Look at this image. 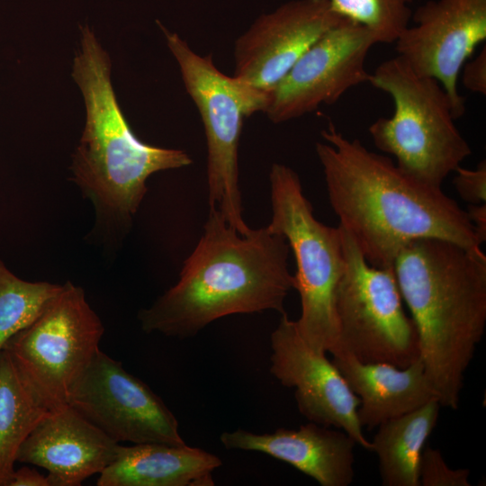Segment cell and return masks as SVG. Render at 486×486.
Masks as SVG:
<instances>
[{
	"label": "cell",
	"instance_id": "603a6c76",
	"mask_svg": "<svg viewBox=\"0 0 486 486\" xmlns=\"http://www.w3.org/2000/svg\"><path fill=\"white\" fill-rule=\"evenodd\" d=\"M469 477V469H452L440 450L424 446L418 465L419 486H470Z\"/></svg>",
	"mask_w": 486,
	"mask_h": 486
},
{
	"label": "cell",
	"instance_id": "ba28073f",
	"mask_svg": "<svg viewBox=\"0 0 486 486\" xmlns=\"http://www.w3.org/2000/svg\"><path fill=\"white\" fill-rule=\"evenodd\" d=\"M104 325L84 290L68 281L45 310L2 350L33 397L49 411L69 395L99 348Z\"/></svg>",
	"mask_w": 486,
	"mask_h": 486
},
{
	"label": "cell",
	"instance_id": "277c9868",
	"mask_svg": "<svg viewBox=\"0 0 486 486\" xmlns=\"http://www.w3.org/2000/svg\"><path fill=\"white\" fill-rule=\"evenodd\" d=\"M111 59L88 26L81 28L72 76L85 100V128L72 161L76 184L107 230L126 228L154 173L192 164L182 149L139 140L124 117L111 81Z\"/></svg>",
	"mask_w": 486,
	"mask_h": 486
},
{
	"label": "cell",
	"instance_id": "6da1fadb",
	"mask_svg": "<svg viewBox=\"0 0 486 486\" xmlns=\"http://www.w3.org/2000/svg\"><path fill=\"white\" fill-rule=\"evenodd\" d=\"M321 137L315 150L330 205L371 266L392 267L399 252L421 238L481 249L465 210L442 188L410 178L391 158L348 139L332 122Z\"/></svg>",
	"mask_w": 486,
	"mask_h": 486
},
{
	"label": "cell",
	"instance_id": "2e32d148",
	"mask_svg": "<svg viewBox=\"0 0 486 486\" xmlns=\"http://www.w3.org/2000/svg\"><path fill=\"white\" fill-rule=\"evenodd\" d=\"M220 442L227 449L261 452L285 462L321 486H348L354 482L356 443L343 430L310 421L296 430L223 432Z\"/></svg>",
	"mask_w": 486,
	"mask_h": 486
},
{
	"label": "cell",
	"instance_id": "9a60e30c",
	"mask_svg": "<svg viewBox=\"0 0 486 486\" xmlns=\"http://www.w3.org/2000/svg\"><path fill=\"white\" fill-rule=\"evenodd\" d=\"M119 443L70 405L49 411L20 446L16 462L49 472L53 486H78L116 457Z\"/></svg>",
	"mask_w": 486,
	"mask_h": 486
},
{
	"label": "cell",
	"instance_id": "ffe728a7",
	"mask_svg": "<svg viewBox=\"0 0 486 486\" xmlns=\"http://www.w3.org/2000/svg\"><path fill=\"white\" fill-rule=\"evenodd\" d=\"M49 412L30 392L5 351L0 352V486H9L17 452Z\"/></svg>",
	"mask_w": 486,
	"mask_h": 486
},
{
	"label": "cell",
	"instance_id": "9c48e42d",
	"mask_svg": "<svg viewBox=\"0 0 486 486\" xmlns=\"http://www.w3.org/2000/svg\"><path fill=\"white\" fill-rule=\"evenodd\" d=\"M345 267L335 292L338 348L362 363L404 368L420 357L418 333L404 311L393 267L378 268L364 257L340 226Z\"/></svg>",
	"mask_w": 486,
	"mask_h": 486
},
{
	"label": "cell",
	"instance_id": "3957f363",
	"mask_svg": "<svg viewBox=\"0 0 486 486\" xmlns=\"http://www.w3.org/2000/svg\"><path fill=\"white\" fill-rule=\"evenodd\" d=\"M392 267L436 397L441 407L457 410L486 327V256L482 248L421 238L406 245Z\"/></svg>",
	"mask_w": 486,
	"mask_h": 486
},
{
	"label": "cell",
	"instance_id": "5b68a950",
	"mask_svg": "<svg viewBox=\"0 0 486 486\" xmlns=\"http://www.w3.org/2000/svg\"><path fill=\"white\" fill-rule=\"evenodd\" d=\"M368 83L393 101L390 117L368 128L375 147L393 156L410 178L441 188L444 180L472 154L458 130L452 101L434 78L417 75L399 56L382 62Z\"/></svg>",
	"mask_w": 486,
	"mask_h": 486
},
{
	"label": "cell",
	"instance_id": "5bb4252c",
	"mask_svg": "<svg viewBox=\"0 0 486 486\" xmlns=\"http://www.w3.org/2000/svg\"><path fill=\"white\" fill-rule=\"evenodd\" d=\"M342 16L329 0H292L258 16L234 43V74L270 94L298 58Z\"/></svg>",
	"mask_w": 486,
	"mask_h": 486
},
{
	"label": "cell",
	"instance_id": "7402d4cb",
	"mask_svg": "<svg viewBox=\"0 0 486 486\" xmlns=\"http://www.w3.org/2000/svg\"><path fill=\"white\" fill-rule=\"evenodd\" d=\"M340 16L369 29L377 43H392L409 25L412 0H329Z\"/></svg>",
	"mask_w": 486,
	"mask_h": 486
},
{
	"label": "cell",
	"instance_id": "4316f807",
	"mask_svg": "<svg viewBox=\"0 0 486 486\" xmlns=\"http://www.w3.org/2000/svg\"><path fill=\"white\" fill-rule=\"evenodd\" d=\"M467 217L481 244L486 240V203L469 204Z\"/></svg>",
	"mask_w": 486,
	"mask_h": 486
},
{
	"label": "cell",
	"instance_id": "d6986e66",
	"mask_svg": "<svg viewBox=\"0 0 486 486\" xmlns=\"http://www.w3.org/2000/svg\"><path fill=\"white\" fill-rule=\"evenodd\" d=\"M440 407L432 400L377 427L371 451L377 454L383 486H419L421 452L436 425Z\"/></svg>",
	"mask_w": 486,
	"mask_h": 486
},
{
	"label": "cell",
	"instance_id": "4fadbf2b",
	"mask_svg": "<svg viewBox=\"0 0 486 486\" xmlns=\"http://www.w3.org/2000/svg\"><path fill=\"white\" fill-rule=\"evenodd\" d=\"M270 342V372L284 386L295 390L300 413L310 422L345 431L371 451L357 417L359 399L326 354L314 351L303 340L286 313Z\"/></svg>",
	"mask_w": 486,
	"mask_h": 486
},
{
	"label": "cell",
	"instance_id": "8fae6325",
	"mask_svg": "<svg viewBox=\"0 0 486 486\" xmlns=\"http://www.w3.org/2000/svg\"><path fill=\"white\" fill-rule=\"evenodd\" d=\"M375 44L369 29L342 17L270 93L265 113L272 122L282 123L335 104L350 88L368 82L365 59Z\"/></svg>",
	"mask_w": 486,
	"mask_h": 486
},
{
	"label": "cell",
	"instance_id": "44dd1931",
	"mask_svg": "<svg viewBox=\"0 0 486 486\" xmlns=\"http://www.w3.org/2000/svg\"><path fill=\"white\" fill-rule=\"evenodd\" d=\"M61 288L47 282L24 281L0 259V352L10 338L45 310Z\"/></svg>",
	"mask_w": 486,
	"mask_h": 486
},
{
	"label": "cell",
	"instance_id": "8992f818",
	"mask_svg": "<svg viewBox=\"0 0 486 486\" xmlns=\"http://www.w3.org/2000/svg\"><path fill=\"white\" fill-rule=\"evenodd\" d=\"M269 183L272 217L267 226L286 238L296 262L293 289L301 300L296 328L311 349L332 354L338 344L335 292L345 267L340 228L315 218L301 179L290 166L274 163Z\"/></svg>",
	"mask_w": 486,
	"mask_h": 486
},
{
	"label": "cell",
	"instance_id": "7c38bea8",
	"mask_svg": "<svg viewBox=\"0 0 486 486\" xmlns=\"http://www.w3.org/2000/svg\"><path fill=\"white\" fill-rule=\"evenodd\" d=\"M394 41L418 76L434 78L449 95L455 119L464 111L457 82L474 49L486 40V0H433L419 6Z\"/></svg>",
	"mask_w": 486,
	"mask_h": 486
},
{
	"label": "cell",
	"instance_id": "30bf717a",
	"mask_svg": "<svg viewBox=\"0 0 486 486\" xmlns=\"http://www.w3.org/2000/svg\"><path fill=\"white\" fill-rule=\"evenodd\" d=\"M68 404L117 443L185 444L176 417L163 400L100 349Z\"/></svg>",
	"mask_w": 486,
	"mask_h": 486
},
{
	"label": "cell",
	"instance_id": "484cf974",
	"mask_svg": "<svg viewBox=\"0 0 486 486\" xmlns=\"http://www.w3.org/2000/svg\"><path fill=\"white\" fill-rule=\"evenodd\" d=\"M9 486H53L48 474L44 476L36 469L23 466L14 471Z\"/></svg>",
	"mask_w": 486,
	"mask_h": 486
},
{
	"label": "cell",
	"instance_id": "d4e9b609",
	"mask_svg": "<svg viewBox=\"0 0 486 486\" xmlns=\"http://www.w3.org/2000/svg\"><path fill=\"white\" fill-rule=\"evenodd\" d=\"M462 83L472 93L486 94V48L483 46L480 53L469 62H465L462 69Z\"/></svg>",
	"mask_w": 486,
	"mask_h": 486
},
{
	"label": "cell",
	"instance_id": "7a4b0ae2",
	"mask_svg": "<svg viewBox=\"0 0 486 486\" xmlns=\"http://www.w3.org/2000/svg\"><path fill=\"white\" fill-rule=\"evenodd\" d=\"M290 251L286 238L267 225L242 235L210 209L178 282L140 311L141 328L184 338L231 314H285V298L294 288Z\"/></svg>",
	"mask_w": 486,
	"mask_h": 486
},
{
	"label": "cell",
	"instance_id": "52a82bcc",
	"mask_svg": "<svg viewBox=\"0 0 486 486\" xmlns=\"http://www.w3.org/2000/svg\"><path fill=\"white\" fill-rule=\"evenodd\" d=\"M184 86L202 118L207 146L210 209H217L242 235L251 229L243 218L238 184V144L246 118L265 112L268 93L218 69L212 55L201 56L177 33L160 24Z\"/></svg>",
	"mask_w": 486,
	"mask_h": 486
},
{
	"label": "cell",
	"instance_id": "e0dca14e",
	"mask_svg": "<svg viewBox=\"0 0 486 486\" xmlns=\"http://www.w3.org/2000/svg\"><path fill=\"white\" fill-rule=\"evenodd\" d=\"M331 361L359 399L357 417L362 428L373 429L432 400H437L421 357L404 368L362 363L346 353L333 355Z\"/></svg>",
	"mask_w": 486,
	"mask_h": 486
},
{
	"label": "cell",
	"instance_id": "cb8c5ba5",
	"mask_svg": "<svg viewBox=\"0 0 486 486\" xmlns=\"http://www.w3.org/2000/svg\"><path fill=\"white\" fill-rule=\"evenodd\" d=\"M453 180L459 196L469 204L486 202V162L481 161L476 168H456Z\"/></svg>",
	"mask_w": 486,
	"mask_h": 486
},
{
	"label": "cell",
	"instance_id": "ac0fdd59",
	"mask_svg": "<svg viewBox=\"0 0 486 486\" xmlns=\"http://www.w3.org/2000/svg\"><path fill=\"white\" fill-rule=\"evenodd\" d=\"M221 465L213 454L186 444L119 446L114 460L99 474L98 486H212Z\"/></svg>",
	"mask_w": 486,
	"mask_h": 486
}]
</instances>
